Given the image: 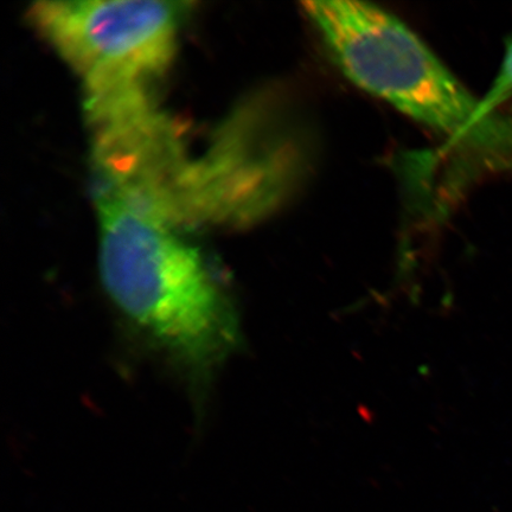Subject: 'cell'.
<instances>
[{
    "label": "cell",
    "instance_id": "6da1fadb",
    "mask_svg": "<svg viewBox=\"0 0 512 512\" xmlns=\"http://www.w3.org/2000/svg\"><path fill=\"white\" fill-rule=\"evenodd\" d=\"M96 204L108 297L192 382L207 383L242 342L226 288L170 223L107 192Z\"/></svg>",
    "mask_w": 512,
    "mask_h": 512
},
{
    "label": "cell",
    "instance_id": "7a4b0ae2",
    "mask_svg": "<svg viewBox=\"0 0 512 512\" xmlns=\"http://www.w3.org/2000/svg\"><path fill=\"white\" fill-rule=\"evenodd\" d=\"M303 8L354 85L438 133L467 157L476 155L489 117L478 118L479 99L405 23L363 2H306Z\"/></svg>",
    "mask_w": 512,
    "mask_h": 512
},
{
    "label": "cell",
    "instance_id": "3957f363",
    "mask_svg": "<svg viewBox=\"0 0 512 512\" xmlns=\"http://www.w3.org/2000/svg\"><path fill=\"white\" fill-rule=\"evenodd\" d=\"M188 3L40 2L29 18L86 88V100L146 91L169 67Z\"/></svg>",
    "mask_w": 512,
    "mask_h": 512
},
{
    "label": "cell",
    "instance_id": "277c9868",
    "mask_svg": "<svg viewBox=\"0 0 512 512\" xmlns=\"http://www.w3.org/2000/svg\"><path fill=\"white\" fill-rule=\"evenodd\" d=\"M477 164L485 170L512 176V113H494L490 139Z\"/></svg>",
    "mask_w": 512,
    "mask_h": 512
},
{
    "label": "cell",
    "instance_id": "5b68a950",
    "mask_svg": "<svg viewBox=\"0 0 512 512\" xmlns=\"http://www.w3.org/2000/svg\"><path fill=\"white\" fill-rule=\"evenodd\" d=\"M512 99V38L503 56L501 67L488 92L479 99L478 118L485 120L491 113L501 110V107Z\"/></svg>",
    "mask_w": 512,
    "mask_h": 512
}]
</instances>
